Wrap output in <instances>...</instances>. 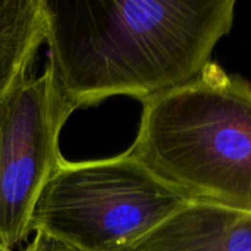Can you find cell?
Segmentation results:
<instances>
[{"mask_svg":"<svg viewBox=\"0 0 251 251\" xmlns=\"http://www.w3.org/2000/svg\"><path fill=\"white\" fill-rule=\"evenodd\" d=\"M25 251H84L69 246L63 241H59L56 238H51L46 234L41 232H35L34 240L31 241V244L26 247Z\"/></svg>","mask_w":251,"mask_h":251,"instance_id":"52a82bcc","label":"cell"},{"mask_svg":"<svg viewBox=\"0 0 251 251\" xmlns=\"http://www.w3.org/2000/svg\"><path fill=\"white\" fill-rule=\"evenodd\" d=\"M126 151L188 201L251 210V84L209 63L143 101Z\"/></svg>","mask_w":251,"mask_h":251,"instance_id":"7a4b0ae2","label":"cell"},{"mask_svg":"<svg viewBox=\"0 0 251 251\" xmlns=\"http://www.w3.org/2000/svg\"><path fill=\"white\" fill-rule=\"evenodd\" d=\"M75 110L47 63L0 97V251L32 234L35 204L63 160L59 138Z\"/></svg>","mask_w":251,"mask_h":251,"instance_id":"277c9868","label":"cell"},{"mask_svg":"<svg viewBox=\"0 0 251 251\" xmlns=\"http://www.w3.org/2000/svg\"><path fill=\"white\" fill-rule=\"evenodd\" d=\"M121 251H251V210L187 201Z\"/></svg>","mask_w":251,"mask_h":251,"instance_id":"5b68a950","label":"cell"},{"mask_svg":"<svg viewBox=\"0 0 251 251\" xmlns=\"http://www.w3.org/2000/svg\"><path fill=\"white\" fill-rule=\"evenodd\" d=\"M187 201L128 151L63 159L35 204L31 226L79 250L121 251Z\"/></svg>","mask_w":251,"mask_h":251,"instance_id":"3957f363","label":"cell"},{"mask_svg":"<svg viewBox=\"0 0 251 251\" xmlns=\"http://www.w3.org/2000/svg\"><path fill=\"white\" fill-rule=\"evenodd\" d=\"M47 65L76 109L115 96L141 103L212 63L234 0H43Z\"/></svg>","mask_w":251,"mask_h":251,"instance_id":"6da1fadb","label":"cell"},{"mask_svg":"<svg viewBox=\"0 0 251 251\" xmlns=\"http://www.w3.org/2000/svg\"><path fill=\"white\" fill-rule=\"evenodd\" d=\"M43 43V0H0V97L26 78Z\"/></svg>","mask_w":251,"mask_h":251,"instance_id":"8992f818","label":"cell"}]
</instances>
